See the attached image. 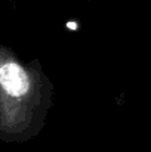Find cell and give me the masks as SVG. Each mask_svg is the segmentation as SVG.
Wrapping results in <instances>:
<instances>
[{
  "instance_id": "cell-3",
  "label": "cell",
  "mask_w": 151,
  "mask_h": 152,
  "mask_svg": "<svg viewBox=\"0 0 151 152\" xmlns=\"http://www.w3.org/2000/svg\"><path fill=\"white\" fill-rule=\"evenodd\" d=\"M88 1H89V3H94V1H95V0H88Z\"/></svg>"
},
{
  "instance_id": "cell-1",
  "label": "cell",
  "mask_w": 151,
  "mask_h": 152,
  "mask_svg": "<svg viewBox=\"0 0 151 152\" xmlns=\"http://www.w3.org/2000/svg\"><path fill=\"white\" fill-rule=\"evenodd\" d=\"M55 86L39 59L24 62L0 43V137L28 140L45 127Z\"/></svg>"
},
{
  "instance_id": "cell-2",
  "label": "cell",
  "mask_w": 151,
  "mask_h": 152,
  "mask_svg": "<svg viewBox=\"0 0 151 152\" xmlns=\"http://www.w3.org/2000/svg\"><path fill=\"white\" fill-rule=\"evenodd\" d=\"M7 1H9V3H12V4H15V3H16V0H7Z\"/></svg>"
}]
</instances>
